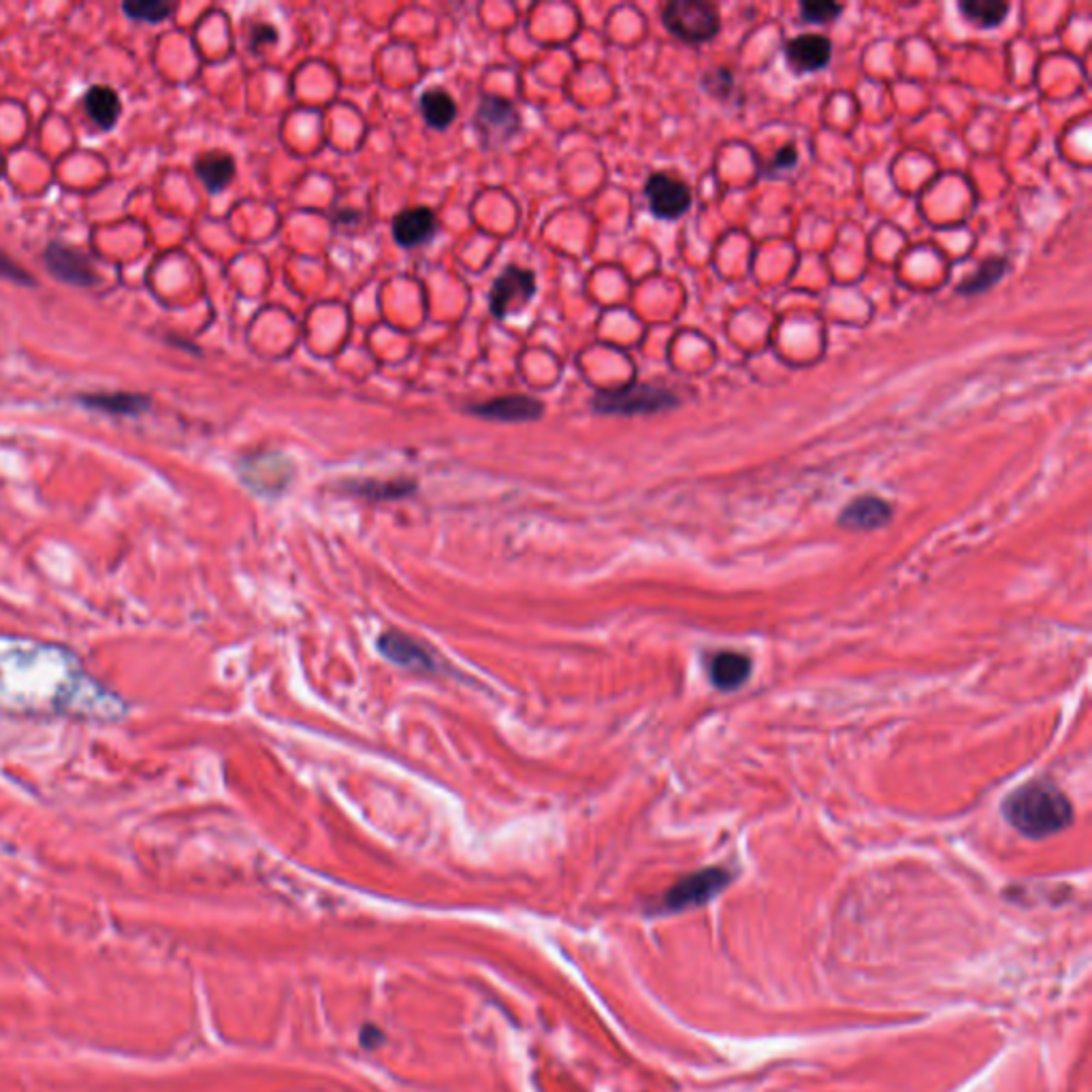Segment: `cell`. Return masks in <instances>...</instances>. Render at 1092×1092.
Returning <instances> with one entry per match:
<instances>
[{"label": "cell", "instance_id": "17", "mask_svg": "<svg viewBox=\"0 0 1092 1092\" xmlns=\"http://www.w3.org/2000/svg\"><path fill=\"white\" fill-rule=\"evenodd\" d=\"M419 107L423 120L430 124L436 131H446L457 118V103L455 99L442 88H432L421 94Z\"/></svg>", "mask_w": 1092, "mask_h": 1092}, {"label": "cell", "instance_id": "1", "mask_svg": "<svg viewBox=\"0 0 1092 1092\" xmlns=\"http://www.w3.org/2000/svg\"><path fill=\"white\" fill-rule=\"evenodd\" d=\"M1003 818L1026 839H1047L1074 824L1072 800L1050 779H1033L1003 800Z\"/></svg>", "mask_w": 1092, "mask_h": 1092}, {"label": "cell", "instance_id": "16", "mask_svg": "<svg viewBox=\"0 0 1092 1092\" xmlns=\"http://www.w3.org/2000/svg\"><path fill=\"white\" fill-rule=\"evenodd\" d=\"M77 401L90 410L116 416H137L149 410V397L139 393H90L79 395Z\"/></svg>", "mask_w": 1092, "mask_h": 1092}, {"label": "cell", "instance_id": "18", "mask_svg": "<svg viewBox=\"0 0 1092 1092\" xmlns=\"http://www.w3.org/2000/svg\"><path fill=\"white\" fill-rule=\"evenodd\" d=\"M195 174L209 192H220L235 176V160L224 152H207L195 163Z\"/></svg>", "mask_w": 1092, "mask_h": 1092}, {"label": "cell", "instance_id": "5", "mask_svg": "<svg viewBox=\"0 0 1092 1092\" xmlns=\"http://www.w3.org/2000/svg\"><path fill=\"white\" fill-rule=\"evenodd\" d=\"M732 882V875L723 869H704L683 877L675 884L668 894L663 896V909L681 911L709 903L727 884Z\"/></svg>", "mask_w": 1092, "mask_h": 1092}, {"label": "cell", "instance_id": "19", "mask_svg": "<svg viewBox=\"0 0 1092 1092\" xmlns=\"http://www.w3.org/2000/svg\"><path fill=\"white\" fill-rule=\"evenodd\" d=\"M83 107L101 128H112L122 112L118 94L107 85H92L83 99Z\"/></svg>", "mask_w": 1092, "mask_h": 1092}, {"label": "cell", "instance_id": "23", "mask_svg": "<svg viewBox=\"0 0 1092 1092\" xmlns=\"http://www.w3.org/2000/svg\"><path fill=\"white\" fill-rule=\"evenodd\" d=\"M122 9L128 17L147 21V24H158V21H165L174 13V7L163 3V0H131V3H124Z\"/></svg>", "mask_w": 1092, "mask_h": 1092}, {"label": "cell", "instance_id": "15", "mask_svg": "<svg viewBox=\"0 0 1092 1092\" xmlns=\"http://www.w3.org/2000/svg\"><path fill=\"white\" fill-rule=\"evenodd\" d=\"M706 672L719 692H734L752 677V659L736 651H717L706 663Z\"/></svg>", "mask_w": 1092, "mask_h": 1092}, {"label": "cell", "instance_id": "4", "mask_svg": "<svg viewBox=\"0 0 1092 1092\" xmlns=\"http://www.w3.org/2000/svg\"><path fill=\"white\" fill-rule=\"evenodd\" d=\"M536 295V275L529 269L508 265L489 291V310L496 318L519 314Z\"/></svg>", "mask_w": 1092, "mask_h": 1092}, {"label": "cell", "instance_id": "13", "mask_svg": "<svg viewBox=\"0 0 1092 1092\" xmlns=\"http://www.w3.org/2000/svg\"><path fill=\"white\" fill-rule=\"evenodd\" d=\"M890 521H892V506L886 500L875 498V496L855 498L843 508L839 517V525L851 531H873V529L888 525Z\"/></svg>", "mask_w": 1092, "mask_h": 1092}, {"label": "cell", "instance_id": "21", "mask_svg": "<svg viewBox=\"0 0 1092 1092\" xmlns=\"http://www.w3.org/2000/svg\"><path fill=\"white\" fill-rule=\"evenodd\" d=\"M1005 271H1008V261L1005 259H988L983 261L973 275H969L967 280H962L958 286H956V293L958 295H979V293H986L990 291L994 284L1001 282V277L1005 275Z\"/></svg>", "mask_w": 1092, "mask_h": 1092}, {"label": "cell", "instance_id": "11", "mask_svg": "<svg viewBox=\"0 0 1092 1092\" xmlns=\"http://www.w3.org/2000/svg\"><path fill=\"white\" fill-rule=\"evenodd\" d=\"M378 649L389 661L397 663L401 668L430 672L436 670V661L432 653L423 647V642L416 638L403 634L399 630H389L380 634Z\"/></svg>", "mask_w": 1092, "mask_h": 1092}, {"label": "cell", "instance_id": "10", "mask_svg": "<svg viewBox=\"0 0 1092 1092\" xmlns=\"http://www.w3.org/2000/svg\"><path fill=\"white\" fill-rule=\"evenodd\" d=\"M467 412L494 423H533L544 412V403L529 395H502L467 405Z\"/></svg>", "mask_w": 1092, "mask_h": 1092}, {"label": "cell", "instance_id": "14", "mask_svg": "<svg viewBox=\"0 0 1092 1092\" xmlns=\"http://www.w3.org/2000/svg\"><path fill=\"white\" fill-rule=\"evenodd\" d=\"M436 227V213L430 207H408L393 218V238L401 248H416L434 238Z\"/></svg>", "mask_w": 1092, "mask_h": 1092}, {"label": "cell", "instance_id": "12", "mask_svg": "<svg viewBox=\"0 0 1092 1092\" xmlns=\"http://www.w3.org/2000/svg\"><path fill=\"white\" fill-rule=\"evenodd\" d=\"M785 58L798 73H816L832 58V43L824 35L807 33L785 43Z\"/></svg>", "mask_w": 1092, "mask_h": 1092}, {"label": "cell", "instance_id": "25", "mask_svg": "<svg viewBox=\"0 0 1092 1092\" xmlns=\"http://www.w3.org/2000/svg\"><path fill=\"white\" fill-rule=\"evenodd\" d=\"M0 277L19 286H35V277L24 267L11 261L5 252H0Z\"/></svg>", "mask_w": 1092, "mask_h": 1092}, {"label": "cell", "instance_id": "26", "mask_svg": "<svg viewBox=\"0 0 1092 1092\" xmlns=\"http://www.w3.org/2000/svg\"><path fill=\"white\" fill-rule=\"evenodd\" d=\"M275 41H277V30L271 24H254L252 26V33H250V48L252 50L263 46V43H275Z\"/></svg>", "mask_w": 1092, "mask_h": 1092}, {"label": "cell", "instance_id": "2", "mask_svg": "<svg viewBox=\"0 0 1092 1092\" xmlns=\"http://www.w3.org/2000/svg\"><path fill=\"white\" fill-rule=\"evenodd\" d=\"M679 403L681 399L666 387H657V384L649 382H630L626 387L595 393L591 408L597 414L608 416H638L672 410Z\"/></svg>", "mask_w": 1092, "mask_h": 1092}, {"label": "cell", "instance_id": "24", "mask_svg": "<svg viewBox=\"0 0 1092 1092\" xmlns=\"http://www.w3.org/2000/svg\"><path fill=\"white\" fill-rule=\"evenodd\" d=\"M841 11H843L841 5L828 3V0H820V3H802L800 5L802 19L809 21V24H826V21H832Z\"/></svg>", "mask_w": 1092, "mask_h": 1092}, {"label": "cell", "instance_id": "3", "mask_svg": "<svg viewBox=\"0 0 1092 1092\" xmlns=\"http://www.w3.org/2000/svg\"><path fill=\"white\" fill-rule=\"evenodd\" d=\"M661 21L670 35L692 46L711 41L721 26L717 7L704 0H672L661 9Z\"/></svg>", "mask_w": 1092, "mask_h": 1092}, {"label": "cell", "instance_id": "7", "mask_svg": "<svg viewBox=\"0 0 1092 1092\" xmlns=\"http://www.w3.org/2000/svg\"><path fill=\"white\" fill-rule=\"evenodd\" d=\"M240 474L242 480L259 494H280L291 483L295 469L280 453H259L242 461Z\"/></svg>", "mask_w": 1092, "mask_h": 1092}, {"label": "cell", "instance_id": "22", "mask_svg": "<svg viewBox=\"0 0 1092 1092\" xmlns=\"http://www.w3.org/2000/svg\"><path fill=\"white\" fill-rule=\"evenodd\" d=\"M412 480H391V483H376V480H363V483H350L348 489L363 498H401L408 496L414 491Z\"/></svg>", "mask_w": 1092, "mask_h": 1092}, {"label": "cell", "instance_id": "27", "mask_svg": "<svg viewBox=\"0 0 1092 1092\" xmlns=\"http://www.w3.org/2000/svg\"><path fill=\"white\" fill-rule=\"evenodd\" d=\"M359 1041L363 1047H368V1050H376V1047H380L384 1043V1033L378 1029L376 1024H366L359 1033Z\"/></svg>", "mask_w": 1092, "mask_h": 1092}, {"label": "cell", "instance_id": "8", "mask_svg": "<svg viewBox=\"0 0 1092 1092\" xmlns=\"http://www.w3.org/2000/svg\"><path fill=\"white\" fill-rule=\"evenodd\" d=\"M43 263H46L48 271L56 277V280L64 284L79 286V288H88V286L99 284V273L94 271L88 256L71 246H64L58 242L50 244L46 248V254H43Z\"/></svg>", "mask_w": 1092, "mask_h": 1092}, {"label": "cell", "instance_id": "6", "mask_svg": "<svg viewBox=\"0 0 1092 1092\" xmlns=\"http://www.w3.org/2000/svg\"><path fill=\"white\" fill-rule=\"evenodd\" d=\"M474 128L478 137L487 147H494L506 139H510L521 128V118L517 107L510 101L487 94L483 97L476 116H474Z\"/></svg>", "mask_w": 1092, "mask_h": 1092}, {"label": "cell", "instance_id": "20", "mask_svg": "<svg viewBox=\"0 0 1092 1092\" xmlns=\"http://www.w3.org/2000/svg\"><path fill=\"white\" fill-rule=\"evenodd\" d=\"M958 9L979 28H997L1010 13V5L1001 0H965Z\"/></svg>", "mask_w": 1092, "mask_h": 1092}, {"label": "cell", "instance_id": "9", "mask_svg": "<svg viewBox=\"0 0 1092 1092\" xmlns=\"http://www.w3.org/2000/svg\"><path fill=\"white\" fill-rule=\"evenodd\" d=\"M645 195L653 216L659 220H677L692 205V190L688 184L668 174H653L647 180Z\"/></svg>", "mask_w": 1092, "mask_h": 1092}, {"label": "cell", "instance_id": "28", "mask_svg": "<svg viewBox=\"0 0 1092 1092\" xmlns=\"http://www.w3.org/2000/svg\"><path fill=\"white\" fill-rule=\"evenodd\" d=\"M796 163H798V154H796V147L791 143L781 147L775 156V167L779 169H791V167H796Z\"/></svg>", "mask_w": 1092, "mask_h": 1092}]
</instances>
